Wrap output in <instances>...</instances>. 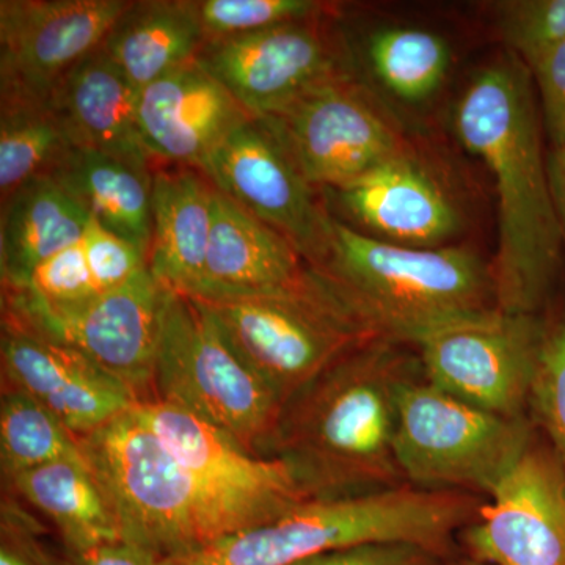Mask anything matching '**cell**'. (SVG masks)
Listing matches in <instances>:
<instances>
[{
  "label": "cell",
  "mask_w": 565,
  "mask_h": 565,
  "mask_svg": "<svg viewBox=\"0 0 565 565\" xmlns=\"http://www.w3.org/2000/svg\"><path fill=\"white\" fill-rule=\"evenodd\" d=\"M457 137L492 173L500 310L544 315L563 296L565 253L557 228L541 107L530 70L505 54L478 71L455 110Z\"/></svg>",
  "instance_id": "obj_1"
},
{
  "label": "cell",
  "mask_w": 565,
  "mask_h": 565,
  "mask_svg": "<svg viewBox=\"0 0 565 565\" xmlns=\"http://www.w3.org/2000/svg\"><path fill=\"white\" fill-rule=\"evenodd\" d=\"M422 371L414 348L359 345L281 405L264 457L280 460L308 500L405 484L394 456L397 403Z\"/></svg>",
  "instance_id": "obj_2"
},
{
  "label": "cell",
  "mask_w": 565,
  "mask_h": 565,
  "mask_svg": "<svg viewBox=\"0 0 565 565\" xmlns=\"http://www.w3.org/2000/svg\"><path fill=\"white\" fill-rule=\"evenodd\" d=\"M371 340L415 348L448 323L498 308L492 262L462 245L386 243L334 218L329 262L313 267Z\"/></svg>",
  "instance_id": "obj_3"
},
{
  "label": "cell",
  "mask_w": 565,
  "mask_h": 565,
  "mask_svg": "<svg viewBox=\"0 0 565 565\" xmlns=\"http://www.w3.org/2000/svg\"><path fill=\"white\" fill-rule=\"evenodd\" d=\"M481 498L403 484L356 497L318 498L273 522L239 531L161 565H289L332 550L366 544L423 546L448 559Z\"/></svg>",
  "instance_id": "obj_4"
},
{
  "label": "cell",
  "mask_w": 565,
  "mask_h": 565,
  "mask_svg": "<svg viewBox=\"0 0 565 565\" xmlns=\"http://www.w3.org/2000/svg\"><path fill=\"white\" fill-rule=\"evenodd\" d=\"M77 438L109 501L121 542L170 559L228 535L203 487L134 408Z\"/></svg>",
  "instance_id": "obj_5"
},
{
  "label": "cell",
  "mask_w": 565,
  "mask_h": 565,
  "mask_svg": "<svg viewBox=\"0 0 565 565\" xmlns=\"http://www.w3.org/2000/svg\"><path fill=\"white\" fill-rule=\"evenodd\" d=\"M154 396L210 424L256 457H264L282 405L202 305L170 289L163 297Z\"/></svg>",
  "instance_id": "obj_6"
},
{
  "label": "cell",
  "mask_w": 565,
  "mask_h": 565,
  "mask_svg": "<svg viewBox=\"0 0 565 565\" xmlns=\"http://www.w3.org/2000/svg\"><path fill=\"white\" fill-rule=\"evenodd\" d=\"M535 433L530 418H505L457 399L422 371L401 392L394 456L405 484L487 500Z\"/></svg>",
  "instance_id": "obj_7"
},
{
  "label": "cell",
  "mask_w": 565,
  "mask_h": 565,
  "mask_svg": "<svg viewBox=\"0 0 565 565\" xmlns=\"http://www.w3.org/2000/svg\"><path fill=\"white\" fill-rule=\"evenodd\" d=\"M281 404L322 371L371 340L321 275L302 285L230 299H195Z\"/></svg>",
  "instance_id": "obj_8"
},
{
  "label": "cell",
  "mask_w": 565,
  "mask_h": 565,
  "mask_svg": "<svg viewBox=\"0 0 565 565\" xmlns=\"http://www.w3.org/2000/svg\"><path fill=\"white\" fill-rule=\"evenodd\" d=\"M166 288L150 267L87 302L52 305L3 288V321L66 345L121 382L139 403L154 401Z\"/></svg>",
  "instance_id": "obj_9"
},
{
  "label": "cell",
  "mask_w": 565,
  "mask_h": 565,
  "mask_svg": "<svg viewBox=\"0 0 565 565\" xmlns=\"http://www.w3.org/2000/svg\"><path fill=\"white\" fill-rule=\"evenodd\" d=\"M259 120L305 180L327 191L411 148L396 115L360 74L319 85Z\"/></svg>",
  "instance_id": "obj_10"
},
{
  "label": "cell",
  "mask_w": 565,
  "mask_h": 565,
  "mask_svg": "<svg viewBox=\"0 0 565 565\" xmlns=\"http://www.w3.org/2000/svg\"><path fill=\"white\" fill-rule=\"evenodd\" d=\"M200 65L252 117L262 118L319 85L359 74L334 7L264 31L206 43Z\"/></svg>",
  "instance_id": "obj_11"
},
{
  "label": "cell",
  "mask_w": 565,
  "mask_h": 565,
  "mask_svg": "<svg viewBox=\"0 0 565 565\" xmlns=\"http://www.w3.org/2000/svg\"><path fill=\"white\" fill-rule=\"evenodd\" d=\"M545 330V313L493 308L434 330L414 349L430 384L482 411L530 418Z\"/></svg>",
  "instance_id": "obj_12"
},
{
  "label": "cell",
  "mask_w": 565,
  "mask_h": 565,
  "mask_svg": "<svg viewBox=\"0 0 565 565\" xmlns=\"http://www.w3.org/2000/svg\"><path fill=\"white\" fill-rule=\"evenodd\" d=\"M134 411L203 487L228 535L273 522L308 500L280 460L248 455L189 412L158 399Z\"/></svg>",
  "instance_id": "obj_13"
},
{
  "label": "cell",
  "mask_w": 565,
  "mask_h": 565,
  "mask_svg": "<svg viewBox=\"0 0 565 565\" xmlns=\"http://www.w3.org/2000/svg\"><path fill=\"white\" fill-rule=\"evenodd\" d=\"M207 180L288 237L311 267L329 262L334 217L259 118H248L202 167Z\"/></svg>",
  "instance_id": "obj_14"
},
{
  "label": "cell",
  "mask_w": 565,
  "mask_h": 565,
  "mask_svg": "<svg viewBox=\"0 0 565 565\" xmlns=\"http://www.w3.org/2000/svg\"><path fill=\"white\" fill-rule=\"evenodd\" d=\"M459 539L484 565H565V470L539 430Z\"/></svg>",
  "instance_id": "obj_15"
},
{
  "label": "cell",
  "mask_w": 565,
  "mask_h": 565,
  "mask_svg": "<svg viewBox=\"0 0 565 565\" xmlns=\"http://www.w3.org/2000/svg\"><path fill=\"white\" fill-rule=\"evenodd\" d=\"M131 0H0V99L50 102Z\"/></svg>",
  "instance_id": "obj_16"
},
{
  "label": "cell",
  "mask_w": 565,
  "mask_h": 565,
  "mask_svg": "<svg viewBox=\"0 0 565 565\" xmlns=\"http://www.w3.org/2000/svg\"><path fill=\"white\" fill-rule=\"evenodd\" d=\"M3 379L43 405L76 437L102 429L139 403L121 382L79 352L3 321Z\"/></svg>",
  "instance_id": "obj_17"
},
{
  "label": "cell",
  "mask_w": 565,
  "mask_h": 565,
  "mask_svg": "<svg viewBox=\"0 0 565 565\" xmlns=\"http://www.w3.org/2000/svg\"><path fill=\"white\" fill-rule=\"evenodd\" d=\"M252 115L200 65L188 63L140 93L141 139L154 162L202 170Z\"/></svg>",
  "instance_id": "obj_18"
},
{
  "label": "cell",
  "mask_w": 565,
  "mask_h": 565,
  "mask_svg": "<svg viewBox=\"0 0 565 565\" xmlns=\"http://www.w3.org/2000/svg\"><path fill=\"white\" fill-rule=\"evenodd\" d=\"M370 236L408 247H444L459 232L455 203L414 148L332 191Z\"/></svg>",
  "instance_id": "obj_19"
},
{
  "label": "cell",
  "mask_w": 565,
  "mask_h": 565,
  "mask_svg": "<svg viewBox=\"0 0 565 565\" xmlns=\"http://www.w3.org/2000/svg\"><path fill=\"white\" fill-rule=\"evenodd\" d=\"M310 264L288 237L214 185V215L202 281L192 299H230L302 285Z\"/></svg>",
  "instance_id": "obj_20"
},
{
  "label": "cell",
  "mask_w": 565,
  "mask_h": 565,
  "mask_svg": "<svg viewBox=\"0 0 565 565\" xmlns=\"http://www.w3.org/2000/svg\"><path fill=\"white\" fill-rule=\"evenodd\" d=\"M140 93L102 44L58 82L50 103L74 147L154 170L141 139Z\"/></svg>",
  "instance_id": "obj_21"
},
{
  "label": "cell",
  "mask_w": 565,
  "mask_h": 565,
  "mask_svg": "<svg viewBox=\"0 0 565 565\" xmlns=\"http://www.w3.org/2000/svg\"><path fill=\"white\" fill-rule=\"evenodd\" d=\"M214 215V184L192 167L152 170L148 267L170 291L192 296L202 281Z\"/></svg>",
  "instance_id": "obj_22"
},
{
  "label": "cell",
  "mask_w": 565,
  "mask_h": 565,
  "mask_svg": "<svg viewBox=\"0 0 565 565\" xmlns=\"http://www.w3.org/2000/svg\"><path fill=\"white\" fill-rule=\"evenodd\" d=\"M92 217L52 177L25 182L2 203L3 288H22L41 263L84 241Z\"/></svg>",
  "instance_id": "obj_23"
},
{
  "label": "cell",
  "mask_w": 565,
  "mask_h": 565,
  "mask_svg": "<svg viewBox=\"0 0 565 565\" xmlns=\"http://www.w3.org/2000/svg\"><path fill=\"white\" fill-rule=\"evenodd\" d=\"M93 221L150 256L152 170L103 152L73 148L50 174Z\"/></svg>",
  "instance_id": "obj_24"
},
{
  "label": "cell",
  "mask_w": 565,
  "mask_h": 565,
  "mask_svg": "<svg viewBox=\"0 0 565 565\" xmlns=\"http://www.w3.org/2000/svg\"><path fill=\"white\" fill-rule=\"evenodd\" d=\"M204 44L202 28L188 0H140L122 11L103 47L125 76L143 90L196 61Z\"/></svg>",
  "instance_id": "obj_25"
},
{
  "label": "cell",
  "mask_w": 565,
  "mask_h": 565,
  "mask_svg": "<svg viewBox=\"0 0 565 565\" xmlns=\"http://www.w3.org/2000/svg\"><path fill=\"white\" fill-rule=\"evenodd\" d=\"M10 482L58 527L73 555L121 542L109 501L88 462L58 460Z\"/></svg>",
  "instance_id": "obj_26"
},
{
  "label": "cell",
  "mask_w": 565,
  "mask_h": 565,
  "mask_svg": "<svg viewBox=\"0 0 565 565\" xmlns=\"http://www.w3.org/2000/svg\"><path fill=\"white\" fill-rule=\"evenodd\" d=\"M374 79L394 98L419 104L433 98L451 66V46L440 33L411 25L375 29L364 44Z\"/></svg>",
  "instance_id": "obj_27"
},
{
  "label": "cell",
  "mask_w": 565,
  "mask_h": 565,
  "mask_svg": "<svg viewBox=\"0 0 565 565\" xmlns=\"http://www.w3.org/2000/svg\"><path fill=\"white\" fill-rule=\"evenodd\" d=\"M74 147L50 102L0 99V199L50 177Z\"/></svg>",
  "instance_id": "obj_28"
},
{
  "label": "cell",
  "mask_w": 565,
  "mask_h": 565,
  "mask_svg": "<svg viewBox=\"0 0 565 565\" xmlns=\"http://www.w3.org/2000/svg\"><path fill=\"white\" fill-rule=\"evenodd\" d=\"M88 462L76 437L28 394L9 388L0 401V463L9 481L25 471L58 462Z\"/></svg>",
  "instance_id": "obj_29"
},
{
  "label": "cell",
  "mask_w": 565,
  "mask_h": 565,
  "mask_svg": "<svg viewBox=\"0 0 565 565\" xmlns=\"http://www.w3.org/2000/svg\"><path fill=\"white\" fill-rule=\"evenodd\" d=\"M541 362L531 392L530 419L565 470V297L546 310Z\"/></svg>",
  "instance_id": "obj_30"
},
{
  "label": "cell",
  "mask_w": 565,
  "mask_h": 565,
  "mask_svg": "<svg viewBox=\"0 0 565 565\" xmlns=\"http://www.w3.org/2000/svg\"><path fill=\"white\" fill-rule=\"evenodd\" d=\"M206 43L236 39L332 9L315 0H188Z\"/></svg>",
  "instance_id": "obj_31"
},
{
  "label": "cell",
  "mask_w": 565,
  "mask_h": 565,
  "mask_svg": "<svg viewBox=\"0 0 565 565\" xmlns=\"http://www.w3.org/2000/svg\"><path fill=\"white\" fill-rule=\"evenodd\" d=\"M492 17L508 54L527 70L565 40V0L493 2Z\"/></svg>",
  "instance_id": "obj_32"
},
{
  "label": "cell",
  "mask_w": 565,
  "mask_h": 565,
  "mask_svg": "<svg viewBox=\"0 0 565 565\" xmlns=\"http://www.w3.org/2000/svg\"><path fill=\"white\" fill-rule=\"evenodd\" d=\"M24 291L52 305H76L102 296L88 269L84 244H74L33 270Z\"/></svg>",
  "instance_id": "obj_33"
},
{
  "label": "cell",
  "mask_w": 565,
  "mask_h": 565,
  "mask_svg": "<svg viewBox=\"0 0 565 565\" xmlns=\"http://www.w3.org/2000/svg\"><path fill=\"white\" fill-rule=\"evenodd\" d=\"M82 244L99 294L120 288L148 267V258L139 248L107 232L93 218Z\"/></svg>",
  "instance_id": "obj_34"
},
{
  "label": "cell",
  "mask_w": 565,
  "mask_h": 565,
  "mask_svg": "<svg viewBox=\"0 0 565 565\" xmlns=\"http://www.w3.org/2000/svg\"><path fill=\"white\" fill-rule=\"evenodd\" d=\"M548 148L565 145V40L530 68Z\"/></svg>",
  "instance_id": "obj_35"
},
{
  "label": "cell",
  "mask_w": 565,
  "mask_h": 565,
  "mask_svg": "<svg viewBox=\"0 0 565 565\" xmlns=\"http://www.w3.org/2000/svg\"><path fill=\"white\" fill-rule=\"evenodd\" d=\"M445 557L411 544H366L332 550L289 565H438Z\"/></svg>",
  "instance_id": "obj_36"
},
{
  "label": "cell",
  "mask_w": 565,
  "mask_h": 565,
  "mask_svg": "<svg viewBox=\"0 0 565 565\" xmlns=\"http://www.w3.org/2000/svg\"><path fill=\"white\" fill-rule=\"evenodd\" d=\"M76 565H161V559L126 542H111L74 553Z\"/></svg>",
  "instance_id": "obj_37"
},
{
  "label": "cell",
  "mask_w": 565,
  "mask_h": 565,
  "mask_svg": "<svg viewBox=\"0 0 565 565\" xmlns=\"http://www.w3.org/2000/svg\"><path fill=\"white\" fill-rule=\"evenodd\" d=\"M548 167L550 193H552L553 210H555L557 228L565 253V145L548 148L546 154Z\"/></svg>",
  "instance_id": "obj_38"
},
{
  "label": "cell",
  "mask_w": 565,
  "mask_h": 565,
  "mask_svg": "<svg viewBox=\"0 0 565 565\" xmlns=\"http://www.w3.org/2000/svg\"><path fill=\"white\" fill-rule=\"evenodd\" d=\"M0 565H47L46 559L39 553L29 552L24 545L14 541L13 535L2 531V548H0Z\"/></svg>",
  "instance_id": "obj_39"
},
{
  "label": "cell",
  "mask_w": 565,
  "mask_h": 565,
  "mask_svg": "<svg viewBox=\"0 0 565 565\" xmlns=\"http://www.w3.org/2000/svg\"><path fill=\"white\" fill-rule=\"evenodd\" d=\"M438 565H484L481 563H478V561L471 559V557H465V559H457V561H444V563Z\"/></svg>",
  "instance_id": "obj_40"
}]
</instances>
